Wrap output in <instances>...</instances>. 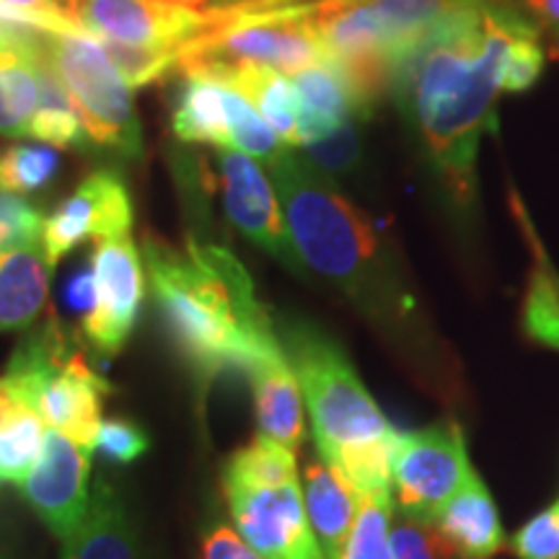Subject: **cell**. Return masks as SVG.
<instances>
[{
    "label": "cell",
    "mask_w": 559,
    "mask_h": 559,
    "mask_svg": "<svg viewBox=\"0 0 559 559\" xmlns=\"http://www.w3.org/2000/svg\"><path fill=\"white\" fill-rule=\"evenodd\" d=\"M521 11L474 0L396 62L391 88L453 200L472 202L479 140L498 130L500 66Z\"/></svg>",
    "instance_id": "1"
},
{
    "label": "cell",
    "mask_w": 559,
    "mask_h": 559,
    "mask_svg": "<svg viewBox=\"0 0 559 559\" xmlns=\"http://www.w3.org/2000/svg\"><path fill=\"white\" fill-rule=\"evenodd\" d=\"M153 300L202 394L230 370L247 368L280 340L254 283L228 249L190 239L187 249L148 236L143 243Z\"/></svg>",
    "instance_id": "2"
},
{
    "label": "cell",
    "mask_w": 559,
    "mask_h": 559,
    "mask_svg": "<svg viewBox=\"0 0 559 559\" xmlns=\"http://www.w3.org/2000/svg\"><path fill=\"white\" fill-rule=\"evenodd\" d=\"M298 260L332 280L370 317H394L400 290L373 223L317 166L285 148L270 164Z\"/></svg>",
    "instance_id": "3"
},
{
    "label": "cell",
    "mask_w": 559,
    "mask_h": 559,
    "mask_svg": "<svg viewBox=\"0 0 559 559\" xmlns=\"http://www.w3.org/2000/svg\"><path fill=\"white\" fill-rule=\"evenodd\" d=\"M277 334L311 415L319 456L337 466L358 495L391 492V459L400 432L342 347L311 324H288Z\"/></svg>",
    "instance_id": "4"
},
{
    "label": "cell",
    "mask_w": 559,
    "mask_h": 559,
    "mask_svg": "<svg viewBox=\"0 0 559 559\" xmlns=\"http://www.w3.org/2000/svg\"><path fill=\"white\" fill-rule=\"evenodd\" d=\"M9 373L29 389L45 425L94 451L109 383L70 345L58 321L34 330L9 360Z\"/></svg>",
    "instance_id": "5"
},
{
    "label": "cell",
    "mask_w": 559,
    "mask_h": 559,
    "mask_svg": "<svg viewBox=\"0 0 559 559\" xmlns=\"http://www.w3.org/2000/svg\"><path fill=\"white\" fill-rule=\"evenodd\" d=\"M45 55L79 111L88 140L122 158H143V132L130 83L91 34H52L37 29Z\"/></svg>",
    "instance_id": "6"
},
{
    "label": "cell",
    "mask_w": 559,
    "mask_h": 559,
    "mask_svg": "<svg viewBox=\"0 0 559 559\" xmlns=\"http://www.w3.org/2000/svg\"><path fill=\"white\" fill-rule=\"evenodd\" d=\"M324 60L317 34L300 9L241 13L207 11V24L179 52L177 68L185 73L215 66H267L285 75Z\"/></svg>",
    "instance_id": "7"
},
{
    "label": "cell",
    "mask_w": 559,
    "mask_h": 559,
    "mask_svg": "<svg viewBox=\"0 0 559 559\" xmlns=\"http://www.w3.org/2000/svg\"><path fill=\"white\" fill-rule=\"evenodd\" d=\"M472 474L464 430L453 419L400 432L391 459L396 513L432 523Z\"/></svg>",
    "instance_id": "8"
},
{
    "label": "cell",
    "mask_w": 559,
    "mask_h": 559,
    "mask_svg": "<svg viewBox=\"0 0 559 559\" xmlns=\"http://www.w3.org/2000/svg\"><path fill=\"white\" fill-rule=\"evenodd\" d=\"M91 304L83 313V337L104 360L117 358L135 332L145 296V270L130 234L94 241Z\"/></svg>",
    "instance_id": "9"
},
{
    "label": "cell",
    "mask_w": 559,
    "mask_h": 559,
    "mask_svg": "<svg viewBox=\"0 0 559 559\" xmlns=\"http://www.w3.org/2000/svg\"><path fill=\"white\" fill-rule=\"evenodd\" d=\"M230 519L251 549L267 559H324L306 515L304 489L285 485H247L223 479Z\"/></svg>",
    "instance_id": "10"
},
{
    "label": "cell",
    "mask_w": 559,
    "mask_h": 559,
    "mask_svg": "<svg viewBox=\"0 0 559 559\" xmlns=\"http://www.w3.org/2000/svg\"><path fill=\"white\" fill-rule=\"evenodd\" d=\"M66 11L102 41L177 55L207 24V11L166 0H66Z\"/></svg>",
    "instance_id": "11"
},
{
    "label": "cell",
    "mask_w": 559,
    "mask_h": 559,
    "mask_svg": "<svg viewBox=\"0 0 559 559\" xmlns=\"http://www.w3.org/2000/svg\"><path fill=\"white\" fill-rule=\"evenodd\" d=\"M132 198L122 177L111 169L91 171L45 218L41 249L55 270L83 241H104L132 230Z\"/></svg>",
    "instance_id": "12"
},
{
    "label": "cell",
    "mask_w": 559,
    "mask_h": 559,
    "mask_svg": "<svg viewBox=\"0 0 559 559\" xmlns=\"http://www.w3.org/2000/svg\"><path fill=\"white\" fill-rule=\"evenodd\" d=\"M215 166H218L223 207L230 226L275 257L293 275H304V262L293 249L277 192L264 177L260 164L236 148H218Z\"/></svg>",
    "instance_id": "13"
},
{
    "label": "cell",
    "mask_w": 559,
    "mask_h": 559,
    "mask_svg": "<svg viewBox=\"0 0 559 559\" xmlns=\"http://www.w3.org/2000/svg\"><path fill=\"white\" fill-rule=\"evenodd\" d=\"M91 453L94 451L47 428L41 456L21 485L26 502L60 542L70 539L88 513Z\"/></svg>",
    "instance_id": "14"
},
{
    "label": "cell",
    "mask_w": 559,
    "mask_h": 559,
    "mask_svg": "<svg viewBox=\"0 0 559 559\" xmlns=\"http://www.w3.org/2000/svg\"><path fill=\"white\" fill-rule=\"evenodd\" d=\"M243 376L254 394V415L260 436H267L288 449H300L306 436V404L293 373L283 342H272L254 353L247 362Z\"/></svg>",
    "instance_id": "15"
},
{
    "label": "cell",
    "mask_w": 559,
    "mask_h": 559,
    "mask_svg": "<svg viewBox=\"0 0 559 559\" xmlns=\"http://www.w3.org/2000/svg\"><path fill=\"white\" fill-rule=\"evenodd\" d=\"M304 506L324 559H340L349 528L358 515L360 495L337 466L326 459H306L304 464Z\"/></svg>",
    "instance_id": "16"
},
{
    "label": "cell",
    "mask_w": 559,
    "mask_h": 559,
    "mask_svg": "<svg viewBox=\"0 0 559 559\" xmlns=\"http://www.w3.org/2000/svg\"><path fill=\"white\" fill-rule=\"evenodd\" d=\"M194 73L207 75L241 94L275 130L283 145H300V102L296 83L288 75L267 66H215Z\"/></svg>",
    "instance_id": "17"
},
{
    "label": "cell",
    "mask_w": 559,
    "mask_h": 559,
    "mask_svg": "<svg viewBox=\"0 0 559 559\" xmlns=\"http://www.w3.org/2000/svg\"><path fill=\"white\" fill-rule=\"evenodd\" d=\"M50 272L41 241L0 249V334L32 330L47 311Z\"/></svg>",
    "instance_id": "18"
},
{
    "label": "cell",
    "mask_w": 559,
    "mask_h": 559,
    "mask_svg": "<svg viewBox=\"0 0 559 559\" xmlns=\"http://www.w3.org/2000/svg\"><path fill=\"white\" fill-rule=\"evenodd\" d=\"M432 523L461 559H492L506 542L498 508L477 472L445 502Z\"/></svg>",
    "instance_id": "19"
},
{
    "label": "cell",
    "mask_w": 559,
    "mask_h": 559,
    "mask_svg": "<svg viewBox=\"0 0 559 559\" xmlns=\"http://www.w3.org/2000/svg\"><path fill=\"white\" fill-rule=\"evenodd\" d=\"M60 559H140L135 523L109 481H96L91 487L86 519L70 539L62 542Z\"/></svg>",
    "instance_id": "20"
},
{
    "label": "cell",
    "mask_w": 559,
    "mask_h": 559,
    "mask_svg": "<svg viewBox=\"0 0 559 559\" xmlns=\"http://www.w3.org/2000/svg\"><path fill=\"white\" fill-rule=\"evenodd\" d=\"M300 102V145L326 138L349 120L368 117L345 75L330 60L293 75Z\"/></svg>",
    "instance_id": "21"
},
{
    "label": "cell",
    "mask_w": 559,
    "mask_h": 559,
    "mask_svg": "<svg viewBox=\"0 0 559 559\" xmlns=\"http://www.w3.org/2000/svg\"><path fill=\"white\" fill-rule=\"evenodd\" d=\"M174 135L181 143H210L234 148L226 115V88L207 75L190 73L174 109Z\"/></svg>",
    "instance_id": "22"
},
{
    "label": "cell",
    "mask_w": 559,
    "mask_h": 559,
    "mask_svg": "<svg viewBox=\"0 0 559 559\" xmlns=\"http://www.w3.org/2000/svg\"><path fill=\"white\" fill-rule=\"evenodd\" d=\"M34 58H37L39 70V104L37 115L32 120V132L41 143H47L50 148H66V151H79L86 145V130L75 111V104L70 99L68 88L62 86L60 75L55 73L50 62L45 60V55L37 50V37H34Z\"/></svg>",
    "instance_id": "23"
},
{
    "label": "cell",
    "mask_w": 559,
    "mask_h": 559,
    "mask_svg": "<svg viewBox=\"0 0 559 559\" xmlns=\"http://www.w3.org/2000/svg\"><path fill=\"white\" fill-rule=\"evenodd\" d=\"M37 104L39 70L34 50L0 52V135H29Z\"/></svg>",
    "instance_id": "24"
},
{
    "label": "cell",
    "mask_w": 559,
    "mask_h": 559,
    "mask_svg": "<svg viewBox=\"0 0 559 559\" xmlns=\"http://www.w3.org/2000/svg\"><path fill=\"white\" fill-rule=\"evenodd\" d=\"M223 479L247 485H285L298 481L296 451L267 436H257L226 461Z\"/></svg>",
    "instance_id": "25"
},
{
    "label": "cell",
    "mask_w": 559,
    "mask_h": 559,
    "mask_svg": "<svg viewBox=\"0 0 559 559\" xmlns=\"http://www.w3.org/2000/svg\"><path fill=\"white\" fill-rule=\"evenodd\" d=\"M391 492L360 495L358 515L340 559H394L391 549Z\"/></svg>",
    "instance_id": "26"
},
{
    "label": "cell",
    "mask_w": 559,
    "mask_h": 559,
    "mask_svg": "<svg viewBox=\"0 0 559 559\" xmlns=\"http://www.w3.org/2000/svg\"><path fill=\"white\" fill-rule=\"evenodd\" d=\"M58 151L50 145L9 143L0 148V192L29 194L47 187L58 171Z\"/></svg>",
    "instance_id": "27"
},
{
    "label": "cell",
    "mask_w": 559,
    "mask_h": 559,
    "mask_svg": "<svg viewBox=\"0 0 559 559\" xmlns=\"http://www.w3.org/2000/svg\"><path fill=\"white\" fill-rule=\"evenodd\" d=\"M223 88H226V115L234 148L247 153L251 158H260L264 164H272L288 145H283V140L275 135V130L262 120L260 111L251 107L241 94H236L228 86Z\"/></svg>",
    "instance_id": "28"
},
{
    "label": "cell",
    "mask_w": 559,
    "mask_h": 559,
    "mask_svg": "<svg viewBox=\"0 0 559 559\" xmlns=\"http://www.w3.org/2000/svg\"><path fill=\"white\" fill-rule=\"evenodd\" d=\"M47 425L37 412L0 430V485H24L41 456Z\"/></svg>",
    "instance_id": "29"
},
{
    "label": "cell",
    "mask_w": 559,
    "mask_h": 559,
    "mask_svg": "<svg viewBox=\"0 0 559 559\" xmlns=\"http://www.w3.org/2000/svg\"><path fill=\"white\" fill-rule=\"evenodd\" d=\"M544 70V52L539 45V26L521 13L510 32L506 55L500 66L502 91H526L539 81Z\"/></svg>",
    "instance_id": "30"
},
{
    "label": "cell",
    "mask_w": 559,
    "mask_h": 559,
    "mask_svg": "<svg viewBox=\"0 0 559 559\" xmlns=\"http://www.w3.org/2000/svg\"><path fill=\"white\" fill-rule=\"evenodd\" d=\"M391 549L394 559H461L436 523L394 513L391 519Z\"/></svg>",
    "instance_id": "31"
},
{
    "label": "cell",
    "mask_w": 559,
    "mask_h": 559,
    "mask_svg": "<svg viewBox=\"0 0 559 559\" xmlns=\"http://www.w3.org/2000/svg\"><path fill=\"white\" fill-rule=\"evenodd\" d=\"M523 324L531 337L559 349V280L547 270L536 272L523 311Z\"/></svg>",
    "instance_id": "32"
},
{
    "label": "cell",
    "mask_w": 559,
    "mask_h": 559,
    "mask_svg": "<svg viewBox=\"0 0 559 559\" xmlns=\"http://www.w3.org/2000/svg\"><path fill=\"white\" fill-rule=\"evenodd\" d=\"M102 47L122 73V79L130 83V88L148 86V83L160 81L179 62L177 52L138 50V47L115 45V41H102Z\"/></svg>",
    "instance_id": "33"
},
{
    "label": "cell",
    "mask_w": 559,
    "mask_h": 559,
    "mask_svg": "<svg viewBox=\"0 0 559 559\" xmlns=\"http://www.w3.org/2000/svg\"><path fill=\"white\" fill-rule=\"evenodd\" d=\"M510 549L519 559H559V498L515 531Z\"/></svg>",
    "instance_id": "34"
},
{
    "label": "cell",
    "mask_w": 559,
    "mask_h": 559,
    "mask_svg": "<svg viewBox=\"0 0 559 559\" xmlns=\"http://www.w3.org/2000/svg\"><path fill=\"white\" fill-rule=\"evenodd\" d=\"M0 16L52 34H86L68 16L62 0H0Z\"/></svg>",
    "instance_id": "35"
},
{
    "label": "cell",
    "mask_w": 559,
    "mask_h": 559,
    "mask_svg": "<svg viewBox=\"0 0 559 559\" xmlns=\"http://www.w3.org/2000/svg\"><path fill=\"white\" fill-rule=\"evenodd\" d=\"M45 215L21 194L0 192V249L41 241Z\"/></svg>",
    "instance_id": "36"
},
{
    "label": "cell",
    "mask_w": 559,
    "mask_h": 559,
    "mask_svg": "<svg viewBox=\"0 0 559 559\" xmlns=\"http://www.w3.org/2000/svg\"><path fill=\"white\" fill-rule=\"evenodd\" d=\"M313 166L324 174H345L360 160L358 120H349L317 143L306 145Z\"/></svg>",
    "instance_id": "37"
},
{
    "label": "cell",
    "mask_w": 559,
    "mask_h": 559,
    "mask_svg": "<svg viewBox=\"0 0 559 559\" xmlns=\"http://www.w3.org/2000/svg\"><path fill=\"white\" fill-rule=\"evenodd\" d=\"M94 451H99L104 459L115 461V464H132L148 451V436L130 419H102Z\"/></svg>",
    "instance_id": "38"
},
{
    "label": "cell",
    "mask_w": 559,
    "mask_h": 559,
    "mask_svg": "<svg viewBox=\"0 0 559 559\" xmlns=\"http://www.w3.org/2000/svg\"><path fill=\"white\" fill-rule=\"evenodd\" d=\"M200 549L202 559H267L257 549H251L239 536V531L228 523H210L202 531Z\"/></svg>",
    "instance_id": "39"
},
{
    "label": "cell",
    "mask_w": 559,
    "mask_h": 559,
    "mask_svg": "<svg viewBox=\"0 0 559 559\" xmlns=\"http://www.w3.org/2000/svg\"><path fill=\"white\" fill-rule=\"evenodd\" d=\"M34 412H37V407H34L29 389H26L16 376L5 370V373L0 376V430L11 428V425L34 415Z\"/></svg>",
    "instance_id": "40"
},
{
    "label": "cell",
    "mask_w": 559,
    "mask_h": 559,
    "mask_svg": "<svg viewBox=\"0 0 559 559\" xmlns=\"http://www.w3.org/2000/svg\"><path fill=\"white\" fill-rule=\"evenodd\" d=\"M513 9H521L534 19L536 26H544L549 34H559V0H506Z\"/></svg>",
    "instance_id": "41"
},
{
    "label": "cell",
    "mask_w": 559,
    "mask_h": 559,
    "mask_svg": "<svg viewBox=\"0 0 559 559\" xmlns=\"http://www.w3.org/2000/svg\"><path fill=\"white\" fill-rule=\"evenodd\" d=\"M34 34H37L34 26L16 24V21L0 16V52L34 50Z\"/></svg>",
    "instance_id": "42"
},
{
    "label": "cell",
    "mask_w": 559,
    "mask_h": 559,
    "mask_svg": "<svg viewBox=\"0 0 559 559\" xmlns=\"http://www.w3.org/2000/svg\"><path fill=\"white\" fill-rule=\"evenodd\" d=\"M166 3H177V5H187V9H200V5L210 3V0H166Z\"/></svg>",
    "instance_id": "43"
},
{
    "label": "cell",
    "mask_w": 559,
    "mask_h": 559,
    "mask_svg": "<svg viewBox=\"0 0 559 559\" xmlns=\"http://www.w3.org/2000/svg\"><path fill=\"white\" fill-rule=\"evenodd\" d=\"M551 37V52L559 55V34H549Z\"/></svg>",
    "instance_id": "44"
},
{
    "label": "cell",
    "mask_w": 559,
    "mask_h": 559,
    "mask_svg": "<svg viewBox=\"0 0 559 559\" xmlns=\"http://www.w3.org/2000/svg\"><path fill=\"white\" fill-rule=\"evenodd\" d=\"M228 3H236V0H215V5H228Z\"/></svg>",
    "instance_id": "45"
},
{
    "label": "cell",
    "mask_w": 559,
    "mask_h": 559,
    "mask_svg": "<svg viewBox=\"0 0 559 559\" xmlns=\"http://www.w3.org/2000/svg\"><path fill=\"white\" fill-rule=\"evenodd\" d=\"M62 3H66V0H62Z\"/></svg>",
    "instance_id": "46"
}]
</instances>
